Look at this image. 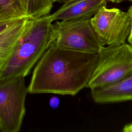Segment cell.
Segmentation results:
<instances>
[{
    "mask_svg": "<svg viewBox=\"0 0 132 132\" xmlns=\"http://www.w3.org/2000/svg\"><path fill=\"white\" fill-rule=\"evenodd\" d=\"M97 59V54L75 51L51 44L34 69L28 93L74 96L88 88Z\"/></svg>",
    "mask_w": 132,
    "mask_h": 132,
    "instance_id": "1",
    "label": "cell"
},
{
    "mask_svg": "<svg viewBox=\"0 0 132 132\" xmlns=\"http://www.w3.org/2000/svg\"><path fill=\"white\" fill-rule=\"evenodd\" d=\"M53 21L50 15L32 21L9 60L0 71V80L26 76L53 41Z\"/></svg>",
    "mask_w": 132,
    "mask_h": 132,
    "instance_id": "2",
    "label": "cell"
},
{
    "mask_svg": "<svg viewBox=\"0 0 132 132\" xmlns=\"http://www.w3.org/2000/svg\"><path fill=\"white\" fill-rule=\"evenodd\" d=\"M96 67L89 81L90 90L113 84L132 71V45L102 46Z\"/></svg>",
    "mask_w": 132,
    "mask_h": 132,
    "instance_id": "3",
    "label": "cell"
},
{
    "mask_svg": "<svg viewBox=\"0 0 132 132\" xmlns=\"http://www.w3.org/2000/svg\"><path fill=\"white\" fill-rule=\"evenodd\" d=\"M28 93L25 77L19 76L0 80V130L20 131L25 114Z\"/></svg>",
    "mask_w": 132,
    "mask_h": 132,
    "instance_id": "4",
    "label": "cell"
},
{
    "mask_svg": "<svg viewBox=\"0 0 132 132\" xmlns=\"http://www.w3.org/2000/svg\"><path fill=\"white\" fill-rule=\"evenodd\" d=\"M90 20L56 21L53 24L52 44L70 50L98 54L102 45L97 38Z\"/></svg>",
    "mask_w": 132,
    "mask_h": 132,
    "instance_id": "5",
    "label": "cell"
},
{
    "mask_svg": "<svg viewBox=\"0 0 132 132\" xmlns=\"http://www.w3.org/2000/svg\"><path fill=\"white\" fill-rule=\"evenodd\" d=\"M97 38L102 46H111L126 43L131 28L127 12L116 8L102 7L90 20Z\"/></svg>",
    "mask_w": 132,
    "mask_h": 132,
    "instance_id": "6",
    "label": "cell"
},
{
    "mask_svg": "<svg viewBox=\"0 0 132 132\" xmlns=\"http://www.w3.org/2000/svg\"><path fill=\"white\" fill-rule=\"evenodd\" d=\"M107 2L106 0H74L63 4L50 16L53 21L91 19L102 7L106 6Z\"/></svg>",
    "mask_w": 132,
    "mask_h": 132,
    "instance_id": "7",
    "label": "cell"
},
{
    "mask_svg": "<svg viewBox=\"0 0 132 132\" xmlns=\"http://www.w3.org/2000/svg\"><path fill=\"white\" fill-rule=\"evenodd\" d=\"M91 97L97 104L132 101V71L110 85L91 89Z\"/></svg>",
    "mask_w": 132,
    "mask_h": 132,
    "instance_id": "8",
    "label": "cell"
},
{
    "mask_svg": "<svg viewBox=\"0 0 132 132\" xmlns=\"http://www.w3.org/2000/svg\"><path fill=\"white\" fill-rule=\"evenodd\" d=\"M32 18L15 20L0 32V69L9 60L18 43L29 27Z\"/></svg>",
    "mask_w": 132,
    "mask_h": 132,
    "instance_id": "9",
    "label": "cell"
},
{
    "mask_svg": "<svg viewBox=\"0 0 132 132\" xmlns=\"http://www.w3.org/2000/svg\"><path fill=\"white\" fill-rule=\"evenodd\" d=\"M29 17L22 0H0V22Z\"/></svg>",
    "mask_w": 132,
    "mask_h": 132,
    "instance_id": "10",
    "label": "cell"
},
{
    "mask_svg": "<svg viewBox=\"0 0 132 132\" xmlns=\"http://www.w3.org/2000/svg\"><path fill=\"white\" fill-rule=\"evenodd\" d=\"M54 0H29L28 15L36 19L50 14Z\"/></svg>",
    "mask_w": 132,
    "mask_h": 132,
    "instance_id": "11",
    "label": "cell"
},
{
    "mask_svg": "<svg viewBox=\"0 0 132 132\" xmlns=\"http://www.w3.org/2000/svg\"><path fill=\"white\" fill-rule=\"evenodd\" d=\"M127 12H128V13L129 15V16H130V20H131V31H130V34L129 35V37L128 38L127 41L128 42V43L129 44L132 45V5L128 8Z\"/></svg>",
    "mask_w": 132,
    "mask_h": 132,
    "instance_id": "12",
    "label": "cell"
},
{
    "mask_svg": "<svg viewBox=\"0 0 132 132\" xmlns=\"http://www.w3.org/2000/svg\"><path fill=\"white\" fill-rule=\"evenodd\" d=\"M14 20L0 22V32L1 31H2L5 27H6L9 24H10L12 21H13Z\"/></svg>",
    "mask_w": 132,
    "mask_h": 132,
    "instance_id": "13",
    "label": "cell"
},
{
    "mask_svg": "<svg viewBox=\"0 0 132 132\" xmlns=\"http://www.w3.org/2000/svg\"><path fill=\"white\" fill-rule=\"evenodd\" d=\"M123 131L124 132H132V123L125 125L123 128Z\"/></svg>",
    "mask_w": 132,
    "mask_h": 132,
    "instance_id": "14",
    "label": "cell"
},
{
    "mask_svg": "<svg viewBox=\"0 0 132 132\" xmlns=\"http://www.w3.org/2000/svg\"><path fill=\"white\" fill-rule=\"evenodd\" d=\"M53 98H54V101L53 102V101L51 99V101H50V105L52 107H56V104H58V102H57V101H58V98L55 97H53Z\"/></svg>",
    "mask_w": 132,
    "mask_h": 132,
    "instance_id": "15",
    "label": "cell"
},
{
    "mask_svg": "<svg viewBox=\"0 0 132 132\" xmlns=\"http://www.w3.org/2000/svg\"><path fill=\"white\" fill-rule=\"evenodd\" d=\"M107 1H109L111 2L112 3H120L121 2H122V1H132V0H106Z\"/></svg>",
    "mask_w": 132,
    "mask_h": 132,
    "instance_id": "16",
    "label": "cell"
},
{
    "mask_svg": "<svg viewBox=\"0 0 132 132\" xmlns=\"http://www.w3.org/2000/svg\"><path fill=\"white\" fill-rule=\"evenodd\" d=\"M23 2H24V3L25 4V5H26V7H27V9L28 10V4H29V0H22ZM28 13V12H27Z\"/></svg>",
    "mask_w": 132,
    "mask_h": 132,
    "instance_id": "17",
    "label": "cell"
},
{
    "mask_svg": "<svg viewBox=\"0 0 132 132\" xmlns=\"http://www.w3.org/2000/svg\"><path fill=\"white\" fill-rule=\"evenodd\" d=\"M74 0H62V3L63 4H67L69 3H70Z\"/></svg>",
    "mask_w": 132,
    "mask_h": 132,
    "instance_id": "18",
    "label": "cell"
},
{
    "mask_svg": "<svg viewBox=\"0 0 132 132\" xmlns=\"http://www.w3.org/2000/svg\"><path fill=\"white\" fill-rule=\"evenodd\" d=\"M54 3L57 2V3H62V0H54Z\"/></svg>",
    "mask_w": 132,
    "mask_h": 132,
    "instance_id": "19",
    "label": "cell"
},
{
    "mask_svg": "<svg viewBox=\"0 0 132 132\" xmlns=\"http://www.w3.org/2000/svg\"><path fill=\"white\" fill-rule=\"evenodd\" d=\"M0 71H1V69H0Z\"/></svg>",
    "mask_w": 132,
    "mask_h": 132,
    "instance_id": "20",
    "label": "cell"
}]
</instances>
